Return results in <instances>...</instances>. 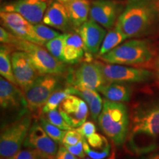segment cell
<instances>
[{
	"label": "cell",
	"instance_id": "1",
	"mask_svg": "<svg viewBox=\"0 0 159 159\" xmlns=\"http://www.w3.org/2000/svg\"><path fill=\"white\" fill-rule=\"evenodd\" d=\"M130 119L127 141L131 151L140 156L156 150L159 138V101L139 105Z\"/></svg>",
	"mask_w": 159,
	"mask_h": 159
},
{
	"label": "cell",
	"instance_id": "2",
	"mask_svg": "<svg viewBox=\"0 0 159 159\" xmlns=\"http://www.w3.org/2000/svg\"><path fill=\"white\" fill-rule=\"evenodd\" d=\"M158 19L159 0H128L115 26L128 39H135L150 34Z\"/></svg>",
	"mask_w": 159,
	"mask_h": 159
},
{
	"label": "cell",
	"instance_id": "3",
	"mask_svg": "<svg viewBox=\"0 0 159 159\" xmlns=\"http://www.w3.org/2000/svg\"><path fill=\"white\" fill-rule=\"evenodd\" d=\"M99 126L107 137L116 146L126 142L130 130V119L124 102L103 101L102 111L98 117Z\"/></svg>",
	"mask_w": 159,
	"mask_h": 159
},
{
	"label": "cell",
	"instance_id": "4",
	"mask_svg": "<svg viewBox=\"0 0 159 159\" xmlns=\"http://www.w3.org/2000/svg\"><path fill=\"white\" fill-rule=\"evenodd\" d=\"M154 55L153 47L148 40L136 39L121 43L98 58L107 63L134 66L148 63Z\"/></svg>",
	"mask_w": 159,
	"mask_h": 159
},
{
	"label": "cell",
	"instance_id": "5",
	"mask_svg": "<svg viewBox=\"0 0 159 159\" xmlns=\"http://www.w3.org/2000/svg\"><path fill=\"white\" fill-rule=\"evenodd\" d=\"M30 114V111H27L2 128L0 134L1 158L9 159L21 150L33 124V116Z\"/></svg>",
	"mask_w": 159,
	"mask_h": 159
},
{
	"label": "cell",
	"instance_id": "6",
	"mask_svg": "<svg viewBox=\"0 0 159 159\" xmlns=\"http://www.w3.org/2000/svg\"><path fill=\"white\" fill-rule=\"evenodd\" d=\"M11 47L25 52L41 75H62L67 71L66 63L55 58L43 46L25 41L17 37Z\"/></svg>",
	"mask_w": 159,
	"mask_h": 159
},
{
	"label": "cell",
	"instance_id": "7",
	"mask_svg": "<svg viewBox=\"0 0 159 159\" xmlns=\"http://www.w3.org/2000/svg\"><path fill=\"white\" fill-rule=\"evenodd\" d=\"M61 85L59 75H40L27 90L24 91L27 108L33 113L41 112L48 99Z\"/></svg>",
	"mask_w": 159,
	"mask_h": 159
},
{
	"label": "cell",
	"instance_id": "8",
	"mask_svg": "<svg viewBox=\"0 0 159 159\" xmlns=\"http://www.w3.org/2000/svg\"><path fill=\"white\" fill-rule=\"evenodd\" d=\"M94 63L99 67L107 83H144L150 81L154 77V73L148 69L99 61H94Z\"/></svg>",
	"mask_w": 159,
	"mask_h": 159
},
{
	"label": "cell",
	"instance_id": "9",
	"mask_svg": "<svg viewBox=\"0 0 159 159\" xmlns=\"http://www.w3.org/2000/svg\"><path fill=\"white\" fill-rule=\"evenodd\" d=\"M1 21L4 27L19 39L44 46V43L35 33L33 25L16 12L1 11Z\"/></svg>",
	"mask_w": 159,
	"mask_h": 159
},
{
	"label": "cell",
	"instance_id": "10",
	"mask_svg": "<svg viewBox=\"0 0 159 159\" xmlns=\"http://www.w3.org/2000/svg\"><path fill=\"white\" fill-rule=\"evenodd\" d=\"M125 6L116 0H94L91 4V19L99 24L105 29H112L116 25Z\"/></svg>",
	"mask_w": 159,
	"mask_h": 159
},
{
	"label": "cell",
	"instance_id": "11",
	"mask_svg": "<svg viewBox=\"0 0 159 159\" xmlns=\"http://www.w3.org/2000/svg\"><path fill=\"white\" fill-rule=\"evenodd\" d=\"M49 5V0H15L2 5L1 11L16 12L33 25H36L43 21Z\"/></svg>",
	"mask_w": 159,
	"mask_h": 159
},
{
	"label": "cell",
	"instance_id": "12",
	"mask_svg": "<svg viewBox=\"0 0 159 159\" xmlns=\"http://www.w3.org/2000/svg\"><path fill=\"white\" fill-rule=\"evenodd\" d=\"M68 80L70 85L84 87L98 91L107 83L99 67L94 63H83L70 73Z\"/></svg>",
	"mask_w": 159,
	"mask_h": 159
},
{
	"label": "cell",
	"instance_id": "13",
	"mask_svg": "<svg viewBox=\"0 0 159 159\" xmlns=\"http://www.w3.org/2000/svg\"><path fill=\"white\" fill-rule=\"evenodd\" d=\"M13 74L17 85L25 91L40 75L25 52L18 50L11 53Z\"/></svg>",
	"mask_w": 159,
	"mask_h": 159
},
{
	"label": "cell",
	"instance_id": "14",
	"mask_svg": "<svg viewBox=\"0 0 159 159\" xmlns=\"http://www.w3.org/2000/svg\"><path fill=\"white\" fill-rule=\"evenodd\" d=\"M23 146L40 151L48 159H55L59 149L57 143L47 135L39 121L33 122Z\"/></svg>",
	"mask_w": 159,
	"mask_h": 159
},
{
	"label": "cell",
	"instance_id": "15",
	"mask_svg": "<svg viewBox=\"0 0 159 159\" xmlns=\"http://www.w3.org/2000/svg\"><path fill=\"white\" fill-rule=\"evenodd\" d=\"M58 110L73 128H78L83 124L88 118L89 112L86 102L80 97L73 94L69 95L61 103Z\"/></svg>",
	"mask_w": 159,
	"mask_h": 159
},
{
	"label": "cell",
	"instance_id": "16",
	"mask_svg": "<svg viewBox=\"0 0 159 159\" xmlns=\"http://www.w3.org/2000/svg\"><path fill=\"white\" fill-rule=\"evenodd\" d=\"M0 106L2 110L29 111L25 93L18 85L1 77L0 78Z\"/></svg>",
	"mask_w": 159,
	"mask_h": 159
},
{
	"label": "cell",
	"instance_id": "17",
	"mask_svg": "<svg viewBox=\"0 0 159 159\" xmlns=\"http://www.w3.org/2000/svg\"><path fill=\"white\" fill-rule=\"evenodd\" d=\"M77 32L83 40L87 54H98L107 34L106 30L93 19H89L77 29Z\"/></svg>",
	"mask_w": 159,
	"mask_h": 159
},
{
	"label": "cell",
	"instance_id": "18",
	"mask_svg": "<svg viewBox=\"0 0 159 159\" xmlns=\"http://www.w3.org/2000/svg\"><path fill=\"white\" fill-rule=\"evenodd\" d=\"M42 21L44 25L63 32L70 31L73 27L65 5L57 1L50 3Z\"/></svg>",
	"mask_w": 159,
	"mask_h": 159
},
{
	"label": "cell",
	"instance_id": "19",
	"mask_svg": "<svg viewBox=\"0 0 159 159\" xmlns=\"http://www.w3.org/2000/svg\"><path fill=\"white\" fill-rule=\"evenodd\" d=\"M68 88L70 94L78 96L86 102L89 106L91 118L94 122H97L103 106V100L100 95L97 93V91L70 85Z\"/></svg>",
	"mask_w": 159,
	"mask_h": 159
},
{
	"label": "cell",
	"instance_id": "20",
	"mask_svg": "<svg viewBox=\"0 0 159 159\" xmlns=\"http://www.w3.org/2000/svg\"><path fill=\"white\" fill-rule=\"evenodd\" d=\"M84 44L79 33H64V63L75 64L79 63L84 56Z\"/></svg>",
	"mask_w": 159,
	"mask_h": 159
},
{
	"label": "cell",
	"instance_id": "21",
	"mask_svg": "<svg viewBox=\"0 0 159 159\" xmlns=\"http://www.w3.org/2000/svg\"><path fill=\"white\" fill-rule=\"evenodd\" d=\"M64 5L74 28L77 30L88 21L91 9L89 0H70Z\"/></svg>",
	"mask_w": 159,
	"mask_h": 159
},
{
	"label": "cell",
	"instance_id": "22",
	"mask_svg": "<svg viewBox=\"0 0 159 159\" xmlns=\"http://www.w3.org/2000/svg\"><path fill=\"white\" fill-rule=\"evenodd\" d=\"M98 91L108 100L117 102H126L130 99L133 89L129 83L114 82L105 83Z\"/></svg>",
	"mask_w": 159,
	"mask_h": 159
},
{
	"label": "cell",
	"instance_id": "23",
	"mask_svg": "<svg viewBox=\"0 0 159 159\" xmlns=\"http://www.w3.org/2000/svg\"><path fill=\"white\" fill-rule=\"evenodd\" d=\"M11 47L7 44H2L0 48V74L1 77L17 85L11 62Z\"/></svg>",
	"mask_w": 159,
	"mask_h": 159
},
{
	"label": "cell",
	"instance_id": "24",
	"mask_svg": "<svg viewBox=\"0 0 159 159\" xmlns=\"http://www.w3.org/2000/svg\"><path fill=\"white\" fill-rule=\"evenodd\" d=\"M127 39L128 37L115 26L109 30L108 33H107L101 45L99 53L97 54V57L106 54L109 51L112 50L117 46L121 44Z\"/></svg>",
	"mask_w": 159,
	"mask_h": 159
},
{
	"label": "cell",
	"instance_id": "25",
	"mask_svg": "<svg viewBox=\"0 0 159 159\" xmlns=\"http://www.w3.org/2000/svg\"><path fill=\"white\" fill-rule=\"evenodd\" d=\"M69 95H70V92H69L68 87L63 89V90L61 89V90L55 91V92L52 93V94L50 97L48 99L47 102H46L44 106L43 107L42 111H41V114H47V113L49 112V111L58 108L61 103Z\"/></svg>",
	"mask_w": 159,
	"mask_h": 159
},
{
	"label": "cell",
	"instance_id": "26",
	"mask_svg": "<svg viewBox=\"0 0 159 159\" xmlns=\"http://www.w3.org/2000/svg\"><path fill=\"white\" fill-rule=\"evenodd\" d=\"M39 121L43 130L51 139H52L57 144H62L63 137L65 136L66 130H62L52 125L43 115L40 116Z\"/></svg>",
	"mask_w": 159,
	"mask_h": 159
},
{
	"label": "cell",
	"instance_id": "27",
	"mask_svg": "<svg viewBox=\"0 0 159 159\" xmlns=\"http://www.w3.org/2000/svg\"><path fill=\"white\" fill-rule=\"evenodd\" d=\"M45 47L52 56L61 62L64 63V57H63L64 33L47 41L45 43Z\"/></svg>",
	"mask_w": 159,
	"mask_h": 159
},
{
	"label": "cell",
	"instance_id": "28",
	"mask_svg": "<svg viewBox=\"0 0 159 159\" xmlns=\"http://www.w3.org/2000/svg\"><path fill=\"white\" fill-rule=\"evenodd\" d=\"M44 114H46V116H43V114L41 115H43L49 122L52 123V125H55L57 128L64 130H71V129L73 128L72 127H71L69 123L65 120V119L63 118L62 114H61V112L59 111L58 108L49 111V112Z\"/></svg>",
	"mask_w": 159,
	"mask_h": 159
},
{
	"label": "cell",
	"instance_id": "29",
	"mask_svg": "<svg viewBox=\"0 0 159 159\" xmlns=\"http://www.w3.org/2000/svg\"><path fill=\"white\" fill-rule=\"evenodd\" d=\"M33 27H34L35 33H36L39 39L44 43V44L47 41H50V40L55 39V38L62 34V33H59V32L55 30H52L50 27H47V26L41 25V24L33 25Z\"/></svg>",
	"mask_w": 159,
	"mask_h": 159
},
{
	"label": "cell",
	"instance_id": "30",
	"mask_svg": "<svg viewBox=\"0 0 159 159\" xmlns=\"http://www.w3.org/2000/svg\"><path fill=\"white\" fill-rule=\"evenodd\" d=\"M9 159H48L42 152L33 148L20 150Z\"/></svg>",
	"mask_w": 159,
	"mask_h": 159
},
{
	"label": "cell",
	"instance_id": "31",
	"mask_svg": "<svg viewBox=\"0 0 159 159\" xmlns=\"http://www.w3.org/2000/svg\"><path fill=\"white\" fill-rule=\"evenodd\" d=\"M83 137L77 130H66L64 137H63L62 144L63 145H75L78 143L80 141L83 140Z\"/></svg>",
	"mask_w": 159,
	"mask_h": 159
},
{
	"label": "cell",
	"instance_id": "32",
	"mask_svg": "<svg viewBox=\"0 0 159 159\" xmlns=\"http://www.w3.org/2000/svg\"><path fill=\"white\" fill-rule=\"evenodd\" d=\"M76 130L81 134V136L83 138L88 139L89 136L96 133L97 128L95 125L92 122H91V121L86 122L85 121L83 124L81 125L78 128H77Z\"/></svg>",
	"mask_w": 159,
	"mask_h": 159
},
{
	"label": "cell",
	"instance_id": "33",
	"mask_svg": "<svg viewBox=\"0 0 159 159\" xmlns=\"http://www.w3.org/2000/svg\"><path fill=\"white\" fill-rule=\"evenodd\" d=\"M64 147L74 156L79 157L80 158H85V152L83 148V140L80 141L77 144L75 145H65Z\"/></svg>",
	"mask_w": 159,
	"mask_h": 159
},
{
	"label": "cell",
	"instance_id": "34",
	"mask_svg": "<svg viewBox=\"0 0 159 159\" xmlns=\"http://www.w3.org/2000/svg\"><path fill=\"white\" fill-rule=\"evenodd\" d=\"M17 37L11 32H8L4 27H0V41L3 44L11 46L15 42Z\"/></svg>",
	"mask_w": 159,
	"mask_h": 159
},
{
	"label": "cell",
	"instance_id": "35",
	"mask_svg": "<svg viewBox=\"0 0 159 159\" xmlns=\"http://www.w3.org/2000/svg\"><path fill=\"white\" fill-rule=\"evenodd\" d=\"M55 159H78L76 156L71 154L64 146L60 145L58 151H57L56 157Z\"/></svg>",
	"mask_w": 159,
	"mask_h": 159
},
{
	"label": "cell",
	"instance_id": "36",
	"mask_svg": "<svg viewBox=\"0 0 159 159\" xmlns=\"http://www.w3.org/2000/svg\"><path fill=\"white\" fill-rule=\"evenodd\" d=\"M131 159H159V152H150Z\"/></svg>",
	"mask_w": 159,
	"mask_h": 159
},
{
	"label": "cell",
	"instance_id": "37",
	"mask_svg": "<svg viewBox=\"0 0 159 159\" xmlns=\"http://www.w3.org/2000/svg\"><path fill=\"white\" fill-rule=\"evenodd\" d=\"M85 159H91V158H85ZM105 159H116V152H115L114 150L112 151V152L110 154L108 158H105Z\"/></svg>",
	"mask_w": 159,
	"mask_h": 159
},
{
	"label": "cell",
	"instance_id": "38",
	"mask_svg": "<svg viewBox=\"0 0 159 159\" xmlns=\"http://www.w3.org/2000/svg\"><path fill=\"white\" fill-rule=\"evenodd\" d=\"M156 70L157 76H158V79H159V56L158 57V58H157V60H156Z\"/></svg>",
	"mask_w": 159,
	"mask_h": 159
},
{
	"label": "cell",
	"instance_id": "39",
	"mask_svg": "<svg viewBox=\"0 0 159 159\" xmlns=\"http://www.w3.org/2000/svg\"><path fill=\"white\" fill-rule=\"evenodd\" d=\"M56 1L59 2H61V3H62L63 5H66V4L67 2H69L70 0H56Z\"/></svg>",
	"mask_w": 159,
	"mask_h": 159
},
{
	"label": "cell",
	"instance_id": "40",
	"mask_svg": "<svg viewBox=\"0 0 159 159\" xmlns=\"http://www.w3.org/2000/svg\"><path fill=\"white\" fill-rule=\"evenodd\" d=\"M1 159H5V158H1Z\"/></svg>",
	"mask_w": 159,
	"mask_h": 159
}]
</instances>
